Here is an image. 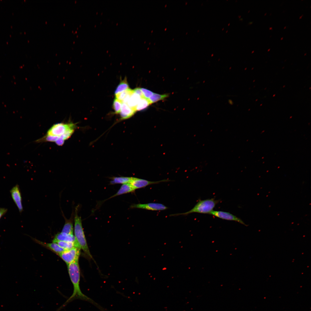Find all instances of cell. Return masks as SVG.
<instances>
[{
	"label": "cell",
	"instance_id": "1",
	"mask_svg": "<svg viewBox=\"0 0 311 311\" xmlns=\"http://www.w3.org/2000/svg\"><path fill=\"white\" fill-rule=\"evenodd\" d=\"M78 260H76L67 265L69 277L73 286V292L71 296L56 311H60L68 304L76 299L94 302L92 299L84 294L80 289V271Z\"/></svg>",
	"mask_w": 311,
	"mask_h": 311
},
{
	"label": "cell",
	"instance_id": "2",
	"mask_svg": "<svg viewBox=\"0 0 311 311\" xmlns=\"http://www.w3.org/2000/svg\"><path fill=\"white\" fill-rule=\"evenodd\" d=\"M77 207L76 208L74 218V233L76 240L81 249L89 257L93 259L89 251L82 227L81 217L77 214Z\"/></svg>",
	"mask_w": 311,
	"mask_h": 311
},
{
	"label": "cell",
	"instance_id": "3",
	"mask_svg": "<svg viewBox=\"0 0 311 311\" xmlns=\"http://www.w3.org/2000/svg\"><path fill=\"white\" fill-rule=\"evenodd\" d=\"M219 202V200H216L214 198L204 200L200 199L194 207L190 211L184 213L172 214L170 216L185 215L192 213L210 214Z\"/></svg>",
	"mask_w": 311,
	"mask_h": 311
},
{
	"label": "cell",
	"instance_id": "4",
	"mask_svg": "<svg viewBox=\"0 0 311 311\" xmlns=\"http://www.w3.org/2000/svg\"><path fill=\"white\" fill-rule=\"evenodd\" d=\"M75 125L72 123L68 124L57 123L54 124L48 130L47 135L60 137L67 130L71 129H75Z\"/></svg>",
	"mask_w": 311,
	"mask_h": 311
},
{
	"label": "cell",
	"instance_id": "5",
	"mask_svg": "<svg viewBox=\"0 0 311 311\" xmlns=\"http://www.w3.org/2000/svg\"><path fill=\"white\" fill-rule=\"evenodd\" d=\"M81 249L80 248L75 247L70 249L66 250L58 255L67 265L76 260H79Z\"/></svg>",
	"mask_w": 311,
	"mask_h": 311
},
{
	"label": "cell",
	"instance_id": "6",
	"mask_svg": "<svg viewBox=\"0 0 311 311\" xmlns=\"http://www.w3.org/2000/svg\"><path fill=\"white\" fill-rule=\"evenodd\" d=\"M210 215L223 219L234 221L245 226L247 225L241 219L229 212L222 211H213Z\"/></svg>",
	"mask_w": 311,
	"mask_h": 311
},
{
	"label": "cell",
	"instance_id": "7",
	"mask_svg": "<svg viewBox=\"0 0 311 311\" xmlns=\"http://www.w3.org/2000/svg\"><path fill=\"white\" fill-rule=\"evenodd\" d=\"M131 208H138L147 210L157 211L165 210L168 207L160 203H150L145 204H134L130 206Z\"/></svg>",
	"mask_w": 311,
	"mask_h": 311
},
{
	"label": "cell",
	"instance_id": "8",
	"mask_svg": "<svg viewBox=\"0 0 311 311\" xmlns=\"http://www.w3.org/2000/svg\"><path fill=\"white\" fill-rule=\"evenodd\" d=\"M12 198L18 208L20 213L23 211L22 204V198L19 186L18 184L13 187L10 191Z\"/></svg>",
	"mask_w": 311,
	"mask_h": 311
},
{
	"label": "cell",
	"instance_id": "9",
	"mask_svg": "<svg viewBox=\"0 0 311 311\" xmlns=\"http://www.w3.org/2000/svg\"><path fill=\"white\" fill-rule=\"evenodd\" d=\"M168 181V180H164L158 181H151L144 179L132 177V179L129 183L136 189L145 187L149 185Z\"/></svg>",
	"mask_w": 311,
	"mask_h": 311
},
{
	"label": "cell",
	"instance_id": "10",
	"mask_svg": "<svg viewBox=\"0 0 311 311\" xmlns=\"http://www.w3.org/2000/svg\"><path fill=\"white\" fill-rule=\"evenodd\" d=\"M34 240L37 243L50 250L57 255L66 250L60 247L58 244L52 242V243H48L43 242L36 239H34Z\"/></svg>",
	"mask_w": 311,
	"mask_h": 311
},
{
	"label": "cell",
	"instance_id": "11",
	"mask_svg": "<svg viewBox=\"0 0 311 311\" xmlns=\"http://www.w3.org/2000/svg\"><path fill=\"white\" fill-rule=\"evenodd\" d=\"M134 109L129 107L126 103H123L120 113L121 119L125 120L133 116L136 112Z\"/></svg>",
	"mask_w": 311,
	"mask_h": 311
},
{
	"label": "cell",
	"instance_id": "12",
	"mask_svg": "<svg viewBox=\"0 0 311 311\" xmlns=\"http://www.w3.org/2000/svg\"><path fill=\"white\" fill-rule=\"evenodd\" d=\"M54 239L75 243H78L76 239L73 234H67L62 232L57 234L55 236Z\"/></svg>",
	"mask_w": 311,
	"mask_h": 311
},
{
	"label": "cell",
	"instance_id": "13",
	"mask_svg": "<svg viewBox=\"0 0 311 311\" xmlns=\"http://www.w3.org/2000/svg\"><path fill=\"white\" fill-rule=\"evenodd\" d=\"M52 242L57 244L60 247L66 250L70 249L75 247L81 249L78 243L58 240L54 239L53 240Z\"/></svg>",
	"mask_w": 311,
	"mask_h": 311
},
{
	"label": "cell",
	"instance_id": "14",
	"mask_svg": "<svg viewBox=\"0 0 311 311\" xmlns=\"http://www.w3.org/2000/svg\"><path fill=\"white\" fill-rule=\"evenodd\" d=\"M135 190L129 183L123 184L117 192L111 197L110 198L117 196L133 192Z\"/></svg>",
	"mask_w": 311,
	"mask_h": 311
},
{
	"label": "cell",
	"instance_id": "15",
	"mask_svg": "<svg viewBox=\"0 0 311 311\" xmlns=\"http://www.w3.org/2000/svg\"><path fill=\"white\" fill-rule=\"evenodd\" d=\"M65 222L61 232L73 234V217L72 216L69 219L65 218Z\"/></svg>",
	"mask_w": 311,
	"mask_h": 311
},
{
	"label": "cell",
	"instance_id": "16",
	"mask_svg": "<svg viewBox=\"0 0 311 311\" xmlns=\"http://www.w3.org/2000/svg\"><path fill=\"white\" fill-rule=\"evenodd\" d=\"M141 98L139 95L133 92L130 95L127 104L130 107L135 109Z\"/></svg>",
	"mask_w": 311,
	"mask_h": 311
},
{
	"label": "cell",
	"instance_id": "17",
	"mask_svg": "<svg viewBox=\"0 0 311 311\" xmlns=\"http://www.w3.org/2000/svg\"><path fill=\"white\" fill-rule=\"evenodd\" d=\"M132 177H115L111 178L112 180L110 181L111 184H124L129 183L131 180Z\"/></svg>",
	"mask_w": 311,
	"mask_h": 311
},
{
	"label": "cell",
	"instance_id": "18",
	"mask_svg": "<svg viewBox=\"0 0 311 311\" xmlns=\"http://www.w3.org/2000/svg\"><path fill=\"white\" fill-rule=\"evenodd\" d=\"M150 104V103L148 99L144 98H141L135 108V109L136 111L143 110L147 108Z\"/></svg>",
	"mask_w": 311,
	"mask_h": 311
},
{
	"label": "cell",
	"instance_id": "19",
	"mask_svg": "<svg viewBox=\"0 0 311 311\" xmlns=\"http://www.w3.org/2000/svg\"><path fill=\"white\" fill-rule=\"evenodd\" d=\"M129 88L128 84L126 78H125L120 82L117 87L115 92V95L122 92Z\"/></svg>",
	"mask_w": 311,
	"mask_h": 311
},
{
	"label": "cell",
	"instance_id": "20",
	"mask_svg": "<svg viewBox=\"0 0 311 311\" xmlns=\"http://www.w3.org/2000/svg\"><path fill=\"white\" fill-rule=\"evenodd\" d=\"M168 96V94H160L153 93L152 96L148 100L150 104H151L159 101L163 100Z\"/></svg>",
	"mask_w": 311,
	"mask_h": 311
},
{
	"label": "cell",
	"instance_id": "21",
	"mask_svg": "<svg viewBox=\"0 0 311 311\" xmlns=\"http://www.w3.org/2000/svg\"><path fill=\"white\" fill-rule=\"evenodd\" d=\"M132 91L133 90L129 88L122 92L115 95V98L122 102L127 95Z\"/></svg>",
	"mask_w": 311,
	"mask_h": 311
},
{
	"label": "cell",
	"instance_id": "22",
	"mask_svg": "<svg viewBox=\"0 0 311 311\" xmlns=\"http://www.w3.org/2000/svg\"><path fill=\"white\" fill-rule=\"evenodd\" d=\"M122 101L115 98L113 103V108L115 113H120L122 108Z\"/></svg>",
	"mask_w": 311,
	"mask_h": 311
},
{
	"label": "cell",
	"instance_id": "23",
	"mask_svg": "<svg viewBox=\"0 0 311 311\" xmlns=\"http://www.w3.org/2000/svg\"><path fill=\"white\" fill-rule=\"evenodd\" d=\"M143 92V98L149 99L153 95V92L145 88H141Z\"/></svg>",
	"mask_w": 311,
	"mask_h": 311
},
{
	"label": "cell",
	"instance_id": "24",
	"mask_svg": "<svg viewBox=\"0 0 311 311\" xmlns=\"http://www.w3.org/2000/svg\"><path fill=\"white\" fill-rule=\"evenodd\" d=\"M59 137L58 136H51L47 135L43 139H44L43 140H45L46 141L55 142Z\"/></svg>",
	"mask_w": 311,
	"mask_h": 311
},
{
	"label": "cell",
	"instance_id": "25",
	"mask_svg": "<svg viewBox=\"0 0 311 311\" xmlns=\"http://www.w3.org/2000/svg\"><path fill=\"white\" fill-rule=\"evenodd\" d=\"M133 90L134 92L139 95L141 98H143V92L141 88H136Z\"/></svg>",
	"mask_w": 311,
	"mask_h": 311
},
{
	"label": "cell",
	"instance_id": "26",
	"mask_svg": "<svg viewBox=\"0 0 311 311\" xmlns=\"http://www.w3.org/2000/svg\"><path fill=\"white\" fill-rule=\"evenodd\" d=\"M65 140L61 136L59 137V138L55 141L56 144L59 146L62 145L64 143Z\"/></svg>",
	"mask_w": 311,
	"mask_h": 311
},
{
	"label": "cell",
	"instance_id": "27",
	"mask_svg": "<svg viewBox=\"0 0 311 311\" xmlns=\"http://www.w3.org/2000/svg\"><path fill=\"white\" fill-rule=\"evenodd\" d=\"M7 209L4 208H0V219L7 212Z\"/></svg>",
	"mask_w": 311,
	"mask_h": 311
},
{
	"label": "cell",
	"instance_id": "28",
	"mask_svg": "<svg viewBox=\"0 0 311 311\" xmlns=\"http://www.w3.org/2000/svg\"><path fill=\"white\" fill-rule=\"evenodd\" d=\"M303 14H302V15H301V16L300 17H299V19H300V18H301V17H302V16H303Z\"/></svg>",
	"mask_w": 311,
	"mask_h": 311
},
{
	"label": "cell",
	"instance_id": "29",
	"mask_svg": "<svg viewBox=\"0 0 311 311\" xmlns=\"http://www.w3.org/2000/svg\"><path fill=\"white\" fill-rule=\"evenodd\" d=\"M269 29L270 30L272 29V27H271Z\"/></svg>",
	"mask_w": 311,
	"mask_h": 311
},
{
	"label": "cell",
	"instance_id": "30",
	"mask_svg": "<svg viewBox=\"0 0 311 311\" xmlns=\"http://www.w3.org/2000/svg\"><path fill=\"white\" fill-rule=\"evenodd\" d=\"M270 50V48L268 50V51H269Z\"/></svg>",
	"mask_w": 311,
	"mask_h": 311
},
{
	"label": "cell",
	"instance_id": "31",
	"mask_svg": "<svg viewBox=\"0 0 311 311\" xmlns=\"http://www.w3.org/2000/svg\"><path fill=\"white\" fill-rule=\"evenodd\" d=\"M283 39V37H282V38H281V40H282V39Z\"/></svg>",
	"mask_w": 311,
	"mask_h": 311
},
{
	"label": "cell",
	"instance_id": "32",
	"mask_svg": "<svg viewBox=\"0 0 311 311\" xmlns=\"http://www.w3.org/2000/svg\"><path fill=\"white\" fill-rule=\"evenodd\" d=\"M286 26H285V27H284V29H285V28H286Z\"/></svg>",
	"mask_w": 311,
	"mask_h": 311
},
{
	"label": "cell",
	"instance_id": "33",
	"mask_svg": "<svg viewBox=\"0 0 311 311\" xmlns=\"http://www.w3.org/2000/svg\"><path fill=\"white\" fill-rule=\"evenodd\" d=\"M266 14H267L266 13L265 14V15H266Z\"/></svg>",
	"mask_w": 311,
	"mask_h": 311
},
{
	"label": "cell",
	"instance_id": "34",
	"mask_svg": "<svg viewBox=\"0 0 311 311\" xmlns=\"http://www.w3.org/2000/svg\"><path fill=\"white\" fill-rule=\"evenodd\" d=\"M306 54H305V55H306Z\"/></svg>",
	"mask_w": 311,
	"mask_h": 311
}]
</instances>
